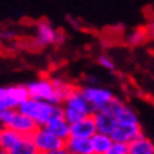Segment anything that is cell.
I'll return each mask as SVG.
<instances>
[{
	"label": "cell",
	"mask_w": 154,
	"mask_h": 154,
	"mask_svg": "<svg viewBox=\"0 0 154 154\" xmlns=\"http://www.w3.org/2000/svg\"><path fill=\"white\" fill-rule=\"evenodd\" d=\"M19 110L31 117L38 126H44L51 117L61 115L62 113V106L61 105H54L48 100H41V99L27 98L19 106Z\"/></svg>",
	"instance_id": "6da1fadb"
},
{
	"label": "cell",
	"mask_w": 154,
	"mask_h": 154,
	"mask_svg": "<svg viewBox=\"0 0 154 154\" xmlns=\"http://www.w3.org/2000/svg\"><path fill=\"white\" fill-rule=\"evenodd\" d=\"M61 106H62L64 116L69 123H75L84 117L94 115V109L91 106V103L82 95L79 88H75Z\"/></svg>",
	"instance_id": "7a4b0ae2"
},
{
	"label": "cell",
	"mask_w": 154,
	"mask_h": 154,
	"mask_svg": "<svg viewBox=\"0 0 154 154\" xmlns=\"http://www.w3.org/2000/svg\"><path fill=\"white\" fill-rule=\"evenodd\" d=\"M0 125L11 127L23 136H31L38 127L31 117L20 112L19 109H0Z\"/></svg>",
	"instance_id": "3957f363"
},
{
	"label": "cell",
	"mask_w": 154,
	"mask_h": 154,
	"mask_svg": "<svg viewBox=\"0 0 154 154\" xmlns=\"http://www.w3.org/2000/svg\"><path fill=\"white\" fill-rule=\"evenodd\" d=\"M34 143L38 150V154H54L58 149H64L65 147V141L64 139H60L58 136L52 134L51 131H48L45 127L38 126L37 130L33 134Z\"/></svg>",
	"instance_id": "277c9868"
},
{
	"label": "cell",
	"mask_w": 154,
	"mask_h": 154,
	"mask_svg": "<svg viewBox=\"0 0 154 154\" xmlns=\"http://www.w3.org/2000/svg\"><path fill=\"white\" fill-rule=\"evenodd\" d=\"M30 98L26 85L0 86V109H19V106Z\"/></svg>",
	"instance_id": "5b68a950"
},
{
	"label": "cell",
	"mask_w": 154,
	"mask_h": 154,
	"mask_svg": "<svg viewBox=\"0 0 154 154\" xmlns=\"http://www.w3.org/2000/svg\"><path fill=\"white\" fill-rule=\"evenodd\" d=\"M81 92L84 95L86 100L91 103V106L94 109V112L105 109V107L115 99V95L110 89L102 88V86H96V85H84L81 86Z\"/></svg>",
	"instance_id": "8992f818"
},
{
	"label": "cell",
	"mask_w": 154,
	"mask_h": 154,
	"mask_svg": "<svg viewBox=\"0 0 154 154\" xmlns=\"http://www.w3.org/2000/svg\"><path fill=\"white\" fill-rule=\"evenodd\" d=\"M26 86H27L30 98L48 100L52 103L54 96H55V86L51 78H37V79L27 82Z\"/></svg>",
	"instance_id": "52a82bcc"
},
{
	"label": "cell",
	"mask_w": 154,
	"mask_h": 154,
	"mask_svg": "<svg viewBox=\"0 0 154 154\" xmlns=\"http://www.w3.org/2000/svg\"><path fill=\"white\" fill-rule=\"evenodd\" d=\"M94 119H95V123H96L98 131L105 133V134L112 136V133L116 130V127L119 126L116 115H115L109 107H105V109H100V110L94 112Z\"/></svg>",
	"instance_id": "ba28073f"
},
{
	"label": "cell",
	"mask_w": 154,
	"mask_h": 154,
	"mask_svg": "<svg viewBox=\"0 0 154 154\" xmlns=\"http://www.w3.org/2000/svg\"><path fill=\"white\" fill-rule=\"evenodd\" d=\"M58 31L47 20H40L35 23V44L38 47L55 45Z\"/></svg>",
	"instance_id": "9c48e42d"
},
{
	"label": "cell",
	"mask_w": 154,
	"mask_h": 154,
	"mask_svg": "<svg viewBox=\"0 0 154 154\" xmlns=\"http://www.w3.org/2000/svg\"><path fill=\"white\" fill-rule=\"evenodd\" d=\"M42 127H45L48 131H51L52 134L58 136L60 139H64V140H66L71 136V123L65 119L64 113L51 117Z\"/></svg>",
	"instance_id": "30bf717a"
},
{
	"label": "cell",
	"mask_w": 154,
	"mask_h": 154,
	"mask_svg": "<svg viewBox=\"0 0 154 154\" xmlns=\"http://www.w3.org/2000/svg\"><path fill=\"white\" fill-rule=\"evenodd\" d=\"M96 131H98V129H96L94 115L84 117V119L75 122V123H71V136H75V137H88V139H92Z\"/></svg>",
	"instance_id": "8fae6325"
},
{
	"label": "cell",
	"mask_w": 154,
	"mask_h": 154,
	"mask_svg": "<svg viewBox=\"0 0 154 154\" xmlns=\"http://www.w3.org/2000/svg\"><path fill=\"white\" fill-rule=\"evenodd\" d=\"M65 149L68 154H95L92 139L69 136L65 141Z\"/></svg>",
	"instance_id": "7c38bea8"
},
{
	"label": "cell",
	"mask_w": 154,
	"mask_h": 154,
	"mask_svg": "<svg viewBox=\"0 0 154 154\" xmlns=\"http://www.w3.org/2000/svg\"><path fill=\"white\" fill-rule=\"evenodd\" d=\"M140 134H143L140 123H136V125H119L116 127V130L112 133V139L115 141L130 143L134 139H137Z\"/></svg>",
	"instance_id": "4fadbf2b"
},
{
	"label": "cell",
	"mask_w": 154,
	"mask_h": 154,
	"mask_svg": "<svg viewBox=\"0 0 154 154\" xmlns=\"http://www.w3.org/2000/svg\"><path fill=\"white\" fill-rule=\"evenodd\" d=\"M23 137V134H20L19 131L13 130L11 127L2 126L0 127V149L3 154H10V151L13 150V147L19 140Z\"/></svg>",
	"instance_id": "5bb4252c"
},
{
	"label": "cell",
	"mask_w": 154,
	"mask_h": 154,
	"mask_svg": "<svg viewBox=\"0 0 154 154\" xmlns=\"http://www.w3.org/2000/svg\"><path fill=\"white\" fill-rule=\"evenodd\" d=\"M51 79L54 82V86H55V96H54L52 103L54 105H62L64 100L68 98V95L75 89V86L69 84L68 81H65L64 78H60V76H54Z\"/></svg>",
	"instance_id": "9a60e30c"
},
{
	"label": "cell",
	"mask_w": 154,
	"mask_h": 154,
	"mask_svg": "<svg viewBox=\"0 0 154 154\" xmlns=\"http://www.w3.org/2000/svg\"><path fill=\"white\" fill-rule=\"evenodd\" d=\"M130 154H154V143L147 136L140 134L137 139L129 143Z\"/></svg>",
	"instance_id": "2e32d148"
},
{
	"label": "cell",
	"mask_w": 154,
	"mask_h": 154,
	"mask_svg": "<svg viewBox=\"0 0 154 154\" xmlns=\"http://www.w3.org/2000/svg\"><path fill=\"white\" fill-rule=\"evenodd\" d=\"M113 144V139L110 134H105L100 131H96L92 137V146H94L95 154H109V150Z\"/></svg>",
	"instance_id": "e0dca14e"
},
{
	"label": "cell",
	"mask_w": 154,
	"mask_h": 154,
	"mask_svg": "<svg viewBox=\"0 0 154 154\" xmlns=\"http://www.w3.org/2000/svg\"><path fill=\"white\" fill-rule=\"evenodd\" d=\"M10 154H38V150L31 136H23L10 151Z\"/></svg>",
	"instance_id": "ac0fdd59"
},
{
	"label": "cell",
	"mask_w": 154,
	"mask_h": 154,
	"mask_svg": "<svg viewBox=\"0 0 154 154\" xmlns=\"http://www.w3.org/2000/svg\"><path fill=\"white\" fill-rule=\"evenodd\" d=\"M147 34H149V30H146V28H141V27L134 28L133 31H130L125 37V41L130 47H137V45H140V44H143L146 41Z\"/></svg>",
	"instance_id": "d6986e66"
},
{
	"label": "cell",
	"mask_w": 154,
	"mask_h": 154,
	"mask_svg": "<svg viewBox=\"0 0 154 154\" xmlns=\"http://www.w3.org/2000/svg\"><path fill=\"white\" fill-rule=\"evenodd\" d=\"M109 154H130V146L125 141H115L109 150Z\"/></svg>",
	"instance_id": "ffe728a7"
},
{
	"label": "cell",
	"mask_w": 154,
	"mask_h": 154,
	"mask_svg": "<svg viewBox=\"0 0 154 154\" xmlns=\"http://www.w3.org/2000/svg\"><path fill=\"white\" fill-rule=\"evenodd\" d=\"M96 61H98V65L102 66L103 69H106V71H115V68H116L115 61H113L109 55H106V54H100Z\"/></svg>",
	"instance_id": "44dd1931"
},
{
	"label": "cell",
	"mask_w": 154,
	"mask_h": 154,
	"mask_svg": "<svg viewBox=\"0 0 154 154\" xmlns=\"http://www.w3.org/2000/svg\"><path fill=\"white\" fill-rule=\"evenodd\" d=\"M14 37V33L11 30H2L0 31V40H11Z\"/></svg>",
	"instance_id": "7402d4cb"
},
{
	"label": "cell",
	"mask_w": 154,
	"mask_h": 154,
	"mask_svg": "<svg viewBox=\"0 0 154 154\" xmlns=\"http://www.w3.org/2000/svg\"><path fill=\"white\" fill-rule=\"evenodd\" d=\"M65 42V34L62 33V31H58V35H57V41H55V45L57 47H60Z\"/></svg>",
	"instance_id": "603a6c76"
},
{
	"label": "cell",
	"mask_w": 154,
	"mask_h": 154,
	"mask_svg": "<svg viewBox=\"0 0 154 154\" xmlns=\"http://www.w3.org/2000/svg\"><path fill=\"white\" fill-rule=\"evenodd\" d=\"M66 23L71 24V26H74V28H79V27H78V21H75L71 16H66Z\"/></svg>",
	"instance_id": "cb8c5ba5"
},
{
	"label": "cell",
	"mask_w": 154,
	"mask_h": 154,
	"mask_svg": "<svg viewBox=\"0 0 154 154\" xmlns=\"http://www.w3.org/2000/svg\"><path fill=\"white\" fill-rule=\"evenodd\" d=\"M86 82H88V85H94V84H98V79H96L95 76H88V78H86Z\"/></svg>",
	"instance_id": "d4e9b609"
},
{
	"label": "cell",
	"mask_w": 154,
	"mask_h": 154,
	"mask_svg": "<svg viewBox=\"0 0 154 154\" xmlns=\"http://www.w3.org/2000/svg\"><path fill=\"white\" fill-rule=\"evenodd\" d=\"M0 153H2V149H0Z\"/></svg>",
	"instance_id": "484cf974"
},
{
	"label": "cell",
	"mask_w": 154,
	"mask_h": 154,
	"mask_svg": "<svg viewBox=\"0 0 154 154\" xmlns=\"http://www.w3.org/2000/svg\"><path fill=\"white\" fill-rule=\"evenodd\" d=\"M0 127H2V125H0Z\"/></svg>",
	"instance_id": "4316f807"
}]
</instances>
